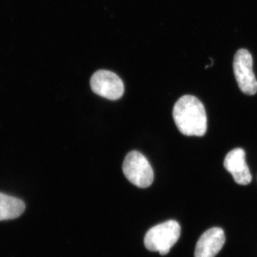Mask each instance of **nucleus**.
I'll list each match as a JSON object with an SVG mask.
<instances>
[{
	"instance_id": "39448f33",
	"label": "nucleus",
	"mask_w": 257,
	"mask_h": 257,
	"mask_svg": "<svg viewBox=\"0 0 257 257\" xmlns=\"http://www.w3.org/2000/svg\"><path fill=\"white\" fill-rule=\"evenodd\" d=\"M90 85L95 94L109 100L119 99L124 92V83L116 74L110 71L96 72L91 78Z\"/></svg>"
},
{
	"instance_id": "20e7f679",
	"label": "nucleus",
	"mask_w": 257,
	"mask_h": 257,
	"mask_svg": "<svg viewBox=\"0 0 257 257\" xmlns=\"http://www.w3.org/2000/svg\"><path fill=\"white\" fill-rule=\"evenodd\" d=\"M235 78L241 92L247 95L257 92V80L253 72L252 56L248 50L236 52L233 63Z\"/></svg>"
},
{
	"instance_id": "f03ea898",
	"label": "nucleus",
	"mask_w": 257,
	"mask_h": 257,
	"mask_svg": "<svg viewBox=\"0 0 257 257\" xmlns=\"http://www.w3.org/2000/svg\"><path fill=\"white\" fill-rule=\"evenodd\" d=\"M180 234V225L177 221H165L147 231L145 245L150 251H158L161 255H166L178 241Z\"/></svg>"
},
{
	"instance_id": "423d86ee",
	"label": "nucleus",
	"mask_w": 257,
	"mask_h": 257,
	"mask_svg": "<svg viewBox=\"0 0 257 257\" xmlns=\"http://www.w3.org/2000/svg\"><path fill=\"white\" fill-rule=\"evenodd\" d=\"M245 155L244 150L236 148L229 152L224 159V168L232 175L235 182L240 185H247L252 179Z\"/></svg>"
},
{
	"instance_id": "6e6552de",
	"label": "nucleus",
	"mask_w": 257,
	"mask_h": 257,
	"mask_svg": "<svg viewBox=\"0 0 257 257\" xmlns=\"http://www.w3.org/2000/svg\"><path fill=\"white\" fill-rule=\"evenodd\" d=\"M25 210V204L18 198L0 192V221L20 217Z\"/></svg>"
},
{
	"instance_id": "0eeeda50",
	"label": "nucleus",
	"mask_w": 257,
	"mask_h": 257,
	"mask_svg": "<svg viewBox=\"0 0 257 257\" xmlns=\"http://www.w3.org/2000/svg\"><path fill=\"white\" fill-rule=\"evenodd\" d=\"M225 243L224 231L221 228H211L198 240L194 257H215Z\"/></svg>"
},
{
	"instance_id": "7ed1b4c3",
	"label": "nucleus",
	"mask_w": 257,
	"mask_h": 257,
	"mask_svg": "<svg viewBox=\"0 0 257 257\" xmlns=\"http://www.w3.org/2000/svg\"><path fill=\"white\" fill-rule=\"evenodd\" d=\"M122 169L126 179L140 188H147L153 182V170L140 152H130L125 157Z\"/></svg>"
},
{
	"instance_id": "f257e3e1",
	"label": "nucleus",
	"mask_w": 257,
	"mask_h": 257,
	"mask_svg": "<svg viewBox=\"0 0 257 257\" xmlns=\"http://www.w3.org/2000/svg\"><path fill=\"white\" fill-rule=\"evenodd\" d=\"M173 118L179 132L186 136L202 137L207 132L205 108L195 96H182L174 106Z\"/></svg>"
}]
</instances>
